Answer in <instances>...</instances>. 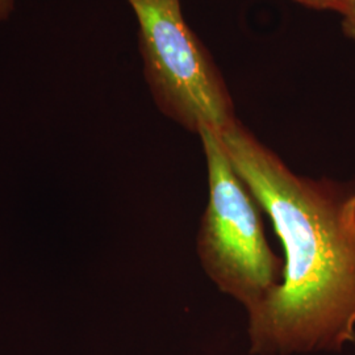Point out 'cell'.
Here are the masks:
<instances>
[{"mask_svg":"<svg viewBox=\"0 0 355 355\" xmlns=\"http://www.w3.org/2000/svg\"><path fill=\"white\" fill-rule=\"evenodd\" d=\"M306 8L316 10V11H333L341 13L345 11L349 0H293Z\"/></svg>","mask_w":355,"mask_h":355,"instance_id":"cell-4","label":"cell"},{"mask_svg":"<svg viewBox=\"0 0 355 355\" xmlns=\"http://www.w3.org/2000/svg\"><path fill=\"white\" fill-rule=\"evenodd\" d=\"M139 24L144 76L161 112L200 133H221L237 121L221 70L191 29L180 0H127Z\"/></svg>","mask_w":355,"mask_h":355,"instance_id":"cell-3","label":"cell"},{"mask_svg":"<svg viewBox=\"0 0 355 355\" xmlns=\"http://www.w3.org/2000/svg\"><path fill=\"white\" fill-rule=\"evenodd\" d=\"M208 203L198 234V257L207 277L250 312L280 282L283 262L271 250L261 207L232 165L218 132L204 128Z\"/></svg>","mask_w":355,"mask_h":355,"instance_id":"cell-2","label":"cell"},{"mask_svg":"<svg viewBox=\"0 0 355 355\" xmlns=\"http://www.w3.org/2000/svg\"><path fill=\"white\" fill-rule=\"evenodd\" d=\"M343 33L355 42V0H349L345 11L341 13Z\"/></svg>","mask_w":355,"mask_h":355,"instance_id":"cell-5","label":"cell"},{"mask_svg":"<svg viewBox=\"0 0 355 355\" xmlns=\"http://www.w3.org/2000/svg\"><path fill=\"white\" fill-rule=\"evenodd\" d=\"M13 0H0V21L6 20L12 11Z\"/></svg>","mask_w":355,"mask_h":355,"instance_id":"cell-6","label":"cell"},{"mask_svg":"<svg viewBox=\"0 0 355 355\" xmlns=\"http://www.w3.org/2000/svg\"><path fill=\"white\" fill-rule=\"evenodd\" d=\"M218 135L286 257L282 282L248 312L252 353L355 345V182L295 174L239 120Z\"/></svg>","mask_w":355,"mask_h":355,"instance_id":"cell-1","label":"cell"}]
</instances>
